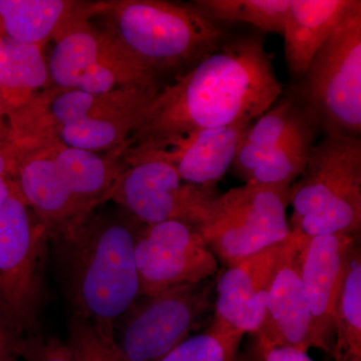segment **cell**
<instances>
[{"label": "cell", "instance_id": "7c38bea8", "mask_svg": "<svg viewBox=\"0 0 361 361\" xmlns=\"http://www.w3.org/2000/svg\"><path fill=\"white\" fill-rule=\"evenodd\" d=\"M106 197L141 224L183 221L199 228L207 222L218 195L213 187L180 179L170 164L144 159L127 164Z\"/></svg>", "mask_w": 361, "mask_h": 361}, {"label": "cell", "instance_id": "7a4b0ae2", "mask_svg": "<svg viewBox=\"0 0 361 361\" xmlns=\"http://www.w3.org/2000/svg\"><path fill=\"white\" fill-rule=\"evenodd\" d=\"M141 223L94 211L51 239L61 288L73 315L106 341L141 297L135 242Z\"/></svg>", "mask_w": 361, "mask_h": 361}, {"label": "cell", "instance_id": "cb8c5ba5", "mask_svg": "<svg viewBox=\"0 0 361 361\" xmlns=\"http://www.w3.org/2000/svg\"><path fill=\"white\" fill-rule=\"evenodd\" d=\"M193 4L216 23H249L261 32L283 35L291 0H198Z\"/></svg>", "mask_w": 361, "mask_h": 361}, {"label": "cell", "instance_id": "2e32d148", "mask_svg": "<svg viewBox=\"0 0 361 361\" xmlns=\"http://www.w3.org/2000/svg\"><path fill=\"white\" fill-rule=\"evenodd\" d=\"M283 243L227 267L218 277L216 318L244 334L257 332L264 319L268 294Z\"/></svg>", "mask_w": 361, "mask_h": 361}, {"label": "cell", "instance_id": "e0dca14e", "mask_svg": "<svg viewBox=\"0 0 361 361\" xmlns=\"http://www.w3.org/2000/svg\"><path fill=\"white\" fill-rule=\"evenodd\" d=\"M253 123L198 130L165 148L125 159L126 163L156 159L170 164L180 179L197 186L214 187L226 174L240 144Z\"/></svg>", "mask_w": 361, "mask_h": 361}, {"label": "cell", "instance_id": "8fae6325", "mask_svg": "<svg viewBox=\"0 0 361 361\" xmlns=\"http://www.w3.org/2000/svg\"><path fill=\"white\" fill-rule=\"evenodd\" d=\"M211 285L203 281L141 295L113 334L122 361H159L190 336L210 305Z\"/></svg>", "mask_w": 361, "mask_h": 361}, {"label": "cell", "instance_id": "9a60e30c", "mask_svg": "<svg viewBox=\"0 0 361 361\" xmlns=\"http://www.w3.org/2000/svg\"><path fill=\"white\" fill-rule=\"evenodd\" d=\"M301 237L284 242L271 283L264 319L254 336L256 349L314 348L312 322L300 277Z\"/></svg>", "mask_w": 361, "mask_h": 361}, {"label": "cell", "instance_id": "4316f807", "mask_svg": "<svg viewBox=\"0 0 361 361\" xmlns=\"http://www.w3.org/2000/svg\"><path fill=\"white\" fill-rule=\"evenodd\" d=\"M16 355L25 361H77L68 343L39 334L21 336L16 344Z\"/></svg>", "mask_w": 361, "mask_h": 361}, {"label": "cell", "instance_id": "d6986e66", "mask_svg": "<svg viewBox=\"0 0 361 361\" xmlns=\"http://www.w3.org/2000/svg\"><path fill=\"white\" fill-rule=\"evenodd\" d=\"M87 6L66 0H0V35L42 47Z\"/></svg>", "mask_w": 361, "mask_h": 361}, {"label": "cell", "instance_id": "30bf717a", "mask_svg": "<svg viewBox=\"0 0 361 361\" xmlns=\"http://www.w3.org/2000/svg\"><path fill=\"white\" fill-rule=\"evenodd\" d=\"M290 187L245 183L218 195L206 223L198 228L226 267L238 264L290 237L287 220Z\"/></svg>", "mask_w": 361, "mask_h": 361}, {"label": "cell", "instance_id": "484cf974", "mask_svg": "<svg viewBox=\"0 0 361 361\" xmlns=\"http://www.w3.org/2000/svg\"><path fill=\"white\" fill-rule=\"evenodd\" d=\"M68 341L77 361H122L111 341L99 336L89 322L71 314L68 323Z\"/></svg>", "mask_w": 361, "mask_h": 361}, {"label": "cell", "instance_id": "9c48e42d", "mask_svg": "<svg viewBox=\"0 0 361 361\" xmlns=\"http://www.w3.org/2000/svg\"><path fill=\"white\" fill-rule=\"evenodd\" d=\"M92 6L75 16L54 37L47 61L54 87L106 94L128 87H157V78L111 32L90 25Z\"/></svg>", "mask_w": 361, "mask_h": 361}, {"label": "cell", "instance_id": "f1b7e54d", "mask_svg": "<svg viewBox=\"0 0 361 361\" xmlns=\"http://www.w3.org/2000/svg\"><path fill=\"white\" fill-rule=\"evenodd\" d=\"M257 361H314L307 353L292 348L256 349Z\"/></svg>", "mask_w": 361, "mask_h": 361}, {"label": "cell", "instance_id": "603a6c76", "mask_svg": "<svg viewBox=\"0 0 361 361\" xmlns=\"http://www.w3.org/2000/svg\"><path fill=\"white\" fill-rule=\"evenodd\" d=\"M315 128L310 120L292 133L252 171L245 183L291 187L307 165L314 146Z\"/></svg>", "mask_w": 361, "mask_h": 361}, {"label": "cell", "instance_id": "5b68a950", "mask_svg": "<svg viewBox=\"0 0 361 361\" xmlns=\"http://www.w3.org/2000/svg\"><path fill=\"white\" fill-rule=\"evenodd\" d=\"M99 13L110 14L111 35L156 78L164 71L180 77L229 39L195 4L120 0L97 4Z\"/></svg>", "mask_w": 361, "mask_h": 361}, {"label": "cell", "instance_id": "ba28073f", "mask_svg": "<svg viewBox=\"0 0 361 361\" xmlns=\"http://www.w3.org/2000/svg\"><path fill=\"white\" fill-rule=\"evenodd\" d=\"M49 242L21 195L0 205V312L20 337L39 334Z\"/></svg>", "mask_w": 361, "mask_h": 361}, {"label": "cell", "instance_id": "277c9868", "mask_svg": "<svg viewBox=\"0 0 361 361\" xmlns=\"http://www.w3.org/2000/svg\"><path fill=\"white\" fill-rule=\"evenodd\" d=\"M158 92L128 87L96 94L52 85L7 116L11 139H51L97 154L118 152Z\"/></svg>", "mask_w": 361, "mask_h": 361}, {"label": "cell", "instance_id": "d4e9b609", "mask_svg": "<svg viewBox=\"0 0 361 361\" xmlns=\"http://www.w3.org/2000/svg\"><path fill=\"white\" fill-rule=\"evenodd\" d=\"M244 336L214 316L205 331L188 337L159 361H238Z\"/></svg>", "mask_w": 361, "mask_h": 361}, {"label": "cell", "instance_id": "44dd1931", "mask_svg": "<svg viewBox=\"0 0 361 361\" xmlns=\"http://www.w3.org/2000/svg\"><path fill=\"white\" fill-rule=\"evenodd\" d=\"M310 120L312 118L307 111L293 97H287L273 104L252 123L244 135L232 164L235 173L246 182L252 171L280 142Z\"/></svg>", "mask_w": 361, "mask_h": 361}, {"label": "cell", "instance_id": "f546056e", "mask_svg": "<svg viewBox=\"0 0 361 361\" xmlns=\"http://www.w3.org/2000/svg\"><path fill=\"white\" fill-rule=\"evenodd\" d=\"M20 338L0 312V361H14L18 357L16 344Z\"/></svg>", "mask_w": 361, "mask_h": 361}, {"label": "cell", "instance_id": "5bb4252c", "mask_svg": "<svg viewBox=\"0 0 361 361\" xmlns=\"http://www.w3.org/2000/svg\"><path fill=\"white\" fill-rule=\"evenodd\" d=\"M299 236L300 277L312 322L314 348L331 355L336 306L355 235Z\"/></svg>", "mask_w": 361, "mask_h": 361}, {"label": "cell", "instance_id": "4dcf8cb0", "mask_svg": "<svg viewBox=\"0 0 361 361\" xmlns=\"http://www.w3.org/2000/svg\"><path fill=\"white\" fill-rule=\"evenodd\" d=\"M6 118H7L6 110L0 97V148L7 146L11 142V130H9L8 123H6Z\"/></svg>", "mask_w": 361, "mask_h": 361}, {"label": "cell", "instance_id": "6da1fadb", "mask_svg": "<svg viewBox=\"0 0 361 361\" xmlns=\"http://www.w3.org/2000/svg\"><path fill=\"white\" fill-rule=\"evenodd\" d=\"M281 94L264 40L258 35L229 37L157 92L122 155L157 151L198 130L254 123Z\"/></svg>", "mask_w": 361, "mask_h": 361}, {"label": "cell", "instance_id": "83f0119b", "mask_svg": "<svg viewBox=\"0 0 361 361\" xmlns=\"http://www.w3.org/2000/svg\"><path fill=\"white\" fill-rule=\"evenodd\" d=\"M20 194L16 180V168L11 142L0 148V205L13 195Z\"/></svg>", "mask_w": 361, "mask_h": 361}, {"label": "cell", "instance_id": "3957f363", "mask_svg": "<svg viewBox=\"0 0 361 361\" xmlns=\"http://www.w3.org/2000/svg\"><path fill=\"white\" fill-rule=\"evenodd\" d=\"M16 180L49 240L92 212L125 168L51 139L11 140Z\"/></svg>", "mask_w": 361, "mask_h": 361}, {"label": "cell", "instance_id": "ffe728a7", "mask_svg": "<svg viewBox=\"0 0 361 361\" xmlns=\"http://www.w3.org/2000/svg\"><path fill=\"white\" fill-rule=\"evenodd\" d=\"M49 84L42 47L0 35V97L7 116Z\"/></svg>", "mask_w": 361, "mask_h": 361}, {"label": "cell", "instance_id": "7402d4cb", "mask_svg": "<svg viewBox=\"0 0 361 361\" xmlns=\"http://www.w3.org/2000/svg\"><path fill=\"white\" fill-rule=\"evenodd\" d=\"M334 361H361V255L353 245L334 318Z\"/></svg>", "mask_w": 361, "mask_h": 361}, {"label": "cell", "instance_id": "52a82bcc", "mask_svg": "<svg viewBox=\"0 0 361 361\" xmlns=\"http://www.w3.org/2000/svg\"><path fill=\"white\" fill-rule=\"evenodd\" d=\"M297 101L325 134L361 132V1L350 0L302 77Z\"/></svg>", "mask_w": 361, "mask_h": 361}, {"label": "cell", "instance_id": "8992f818", "mask_svg": "<svg viewBox=\"0 0 361 361\" xmlns=\"http://www.w3.org/2000/svg\"><path fill=\"white\" fill-rule=\"evenodd\" d=\"M291 232L355 235L361 226V141L326 134L289 191Z\"/></svg>", "mask_w": 361, "mask_h": 361}, {"label": "cell", "instance_id": "ac0fdd59", "mask_svg": "<svg viewBox=\"0 0 361 361\" xmlns=\"http://www.w3.org/2000/svg\"><path fill=\"white\" fill-rule=\"evenodd\" d=\"M350 0H291L284 25V56L291 75L302 78L316 52L341 20Z\"/></svg>", "mask_w": 361, "mask_h": 361}, {"label": "cell", "instance_id": "4fadbf2b", "mask_svg": "<svg viewBox=\"0 0 361 361\" xmlns=\"http://www.w3.org/2000/svg\"><path fill=\"white\" fill-rule=\"evenodd\" d=\"M135 258L142 295L201 283L219 268L198 228L177 220L140 224Z\"/></svg>", "mask_w": 361, "mask_h": 361}]
</instances>
